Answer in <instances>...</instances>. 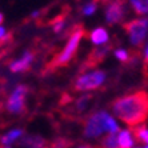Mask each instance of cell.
<instances>
[{
    "mask_svg": "<svg viewBox=\"0 0 148 148\" xmlns=\"http://www.w3.org/2000/svg\"><path fill=\"white\" fill-rule=\"evenodd\" d=\"M83 35H84V29H83L82 27H76L75 29L71 32L66 47L62 49V52H60V53L53 59V62H52L51 66L53 67V68L64 67L72 60V58L75 56L76 51L79 48V44H80V40H82Z\"/></svg>",
    "mask_w": 148,
    "mask_h": 148,
    "instance_id": "3",
    "label": "cell"
},
{
    "mask_svg": "<svg viewBox=\"0 0 148 148\" xmlns=\"http://www.w3.org/2000/svg\"><path fill=\"white\" fill-rule=\"evenodd\" d=\"M145 63L148 64V45H147V49H145Z\"/></svg>",
    "mask_w": 148,
    "mask_h": 148,
    "instance_id": "22",
    "label": "cell"
},
{
    "mask_svg": "<svg viewBox=\"0 0 148 148\" xmlns=\"http://www.w3.org/2000/svg\"><path fill=\"white\" fill-rule=\"evenodd\" d=\"M112 111L124 124L132 128L140 127L148 119V92L136 91L117 97L112 103Z\"/></svg>",
    "mask_w": 148,
    "mask_h": 148,
    "instance_id": "1",
    "label": "cell"
},
{
    "mask_svg": "<svg viewBox=\"0 0 148 148\" xmlns=\"http://www.w3.org/2000/svg\"><path fill=\"white\" fill-rule=\"evenodd\" d=\"M125 16V7L121 0H112L106 7V19L108 24H117Z\"/></svg>",
    "mask_w": 148,
    "mask_h": 148,
    "instance_id": "7",
    "label": "cell"
},
{
    "mask_svg": "<svg viewBox=\"0 0 148 148\" xmlns=\"http://www.w3.org/2000/svg\"><path fill=\"white\" fill-rule=\"evenodd\" d=\"M108 51H110V47H107V45L99 47V48H96L95 51H92V53L88 56V59H87L86 63H84V67H86V68H91V67L99 64L100 62H103V59L106 58Z\"/></svg>",
    "mask_w": 148,
    "mask_h": 148,
    "instance_id": "8",
    "label": "cell"
},
{
    "mask_svg": "<svg viewBox=\"0 0 148 148\" xmlns=\"http://www.w3.org/2000/svg\"><path fill=\"white\" fill-rule=\"evenodd\" d=\"M32 62H34V55L31 52H25L24 56L20 59L15 60L12 64H11V71L12 72H23V71H27L29 67H31Z\"/></svg>",
    "mask_w": 148,
    "mask_h": 148,
    "instance_id": "9",
    "label": "cell"
},
{
    "mask_svg": "<svg viewBox=\"0 0 148 148\" xmlns=\"http://www.w3.org/2000/svg\"><path fill=\"white\" fill-rule=\"evenodd\" d=\"M119 131V125L115 121L112 116L106 112V111H97L92 116L88 117L84 128V136L86 138H97L104 132H117Z\"/></svg>",
    "mask_w": 148,
    "mask_h": 148,
    "instance_id": "2",
    "label": "cell"
},
{
    "mask_svg": "<svg viewBox=\"0 0 148 148\" xmlns=\"http://www.w3.org/2000/svg\"><path fill=\"white\" fill-rule=\"evenodd\" d=\"M104 80H106V73L103 71H93L90 73L80 75L73 83V88H75V91H79V92L92 91L101 87Z\"/></svg>",
    "mask_w": 148,
    "mask_h": 148,
    "instance_id": "4",
    "label": "cell"
},
{
    "mask_svg": "<svg viewBox=\"0 0 148 148\" xmlns=\"http://www.w3.org/2000/svg\"><path fill=\"white\" fill-rule=\"evenodd\" d=\"M117 141H119V148H132L134 147V136L131 131H120L117 134Z\"/></svg>",
    "mask_w": 148,
    "mask_h": 148,
    "instance_id": "12",
    "label": "cell"
},
{
    "mask_svg": "<svg viewBox=\"0 0 148 148\" xmlns=\"http://www.w3.org/2000/svg\"><path fill=\"white\" fill-rule=\"evenodd\" d=\"M115 56L119 60H121V62H127L128 59H130V55H128V52L125 49H116L115 51Z\"/></svg>",
    "mask_w": 148,
    "mask_h": 148,
    "instance_id": "18",
    "label": "cell"
},
{
    "mask_svg": "<svg viewBox=\"0 0 148 148\" xmlns=\"http://www.w3.org/2000/svg\"><path fill=\"white\" fill-rule=\"evenodd\" d=\"M134 45H140L148 34V19H134L123 25Z\"/></svg>",
    "mask_w": 148,
    "mask_h": 148,
    "instance_id": "5",
    "label": "cell"
},
{
    "mask_svg": "<svg viewBox=\"0 0 148 148\" xmlns=\"http://www.w3.org/2000/svg\"><path fill=\"white\" fill-rule=\"evenodd\" d=\"M28 88L25 86H19L11 93L10 99L7 101V110L11 114L19 115L25 108V97H27Z\"/></svg>",
    "mask_w": 148,
    "mask_h": 148,
    "instance_id": "6",
    "label": "cell"
},
{
    "mask_svg": "<svg viewBox=\"0 0 148 148\" xmlns=\"http://www.w3.org/2000/svg\"><path fill=\"white\" fill-rule=\"evenodd\" d=\"M3 19H4V17H3V15L0 14V24H1V23H3Z\"/></svg>",
    "mask_w": 148,
    "mask_h": 148,
    "instance_id": "23",
    "label": "cell"
},
{
    "mask_svg": "<svg viewBox=\"0 0 148 148\" xmlns=\"http://www.w3.org/2000/svg\"><path fill=\"white\" fill-rule=\"evenodd\" d=\"M64 24H66V20L63 19V17H60V19H58V20L53 21V31L55 32H60L64 28Z\"/></svg>",
    "mask_w": 148,
    "mask_h": 148,
    "instance_id": "19",
    "label": "cell"
},
{
    "mask_svg": "<svg viewBox=\"0 0 148 148\" xmlns=\"http://www.w3.org/2000/svg\"><path fill=\"white\" fill-rule=\"evenodd\" d=\"M108 32L106 28L103 27H99V28H95L92 32H91V41L93 44L96 45H103L106 44L108 41Z\"/></svg>",
    "mask_w": 148,
    "mask_h": 148,
    "instance_id": "10",
    "label": "cell"
},
{
    "mask_svg": "<svg viewBox=\"0 0 148 148\" xmlns=\"http://www.w3.org/2000/svg\"><path fill=\"white\" fill-rule=\"evenodd\" d=\"M101 147L103 148H117L119 147V141H117V132H111L108 134L101 141Z\"/></svg>",
    "mask_w": 148,
    "mask_h": 148,
    "instance_id": "15",
    "label": "cell"
},
{
    "mask_svg": "<svg viewBox=\"0 0 148 148\" xmlns=\"http://www.w3.org/2000/svg\"><path fill=\"white\" fill-rule=\"evenodd\" d=\"M135 136L139 139V140L144 141L145 144L148 145V130L144 127H136L135 128Z\"/></svg>",
    "mask_w": 148,
    "mask_h": 148,
    "instance_id": "16",
    "label": "cell"
},
{
    "mask_svg": "<svg viewBox=\"0 0 148 148\" xmlns=\"http://www.w3.org/2000/svg\"><path fill=\"white\" fill-rule=\"evenodd\" d=\"M77 148H95V147L91 145V144H82V145H79Z\"/></svg>",
    "mask_w": 148,
    "mask_h": 148,
    "instance_id": "21",
    "label": "cell"
},
{
    "mask_svg": "<svg viewBox=\"0 0 148 148\" xmlns=\"http://www.w3.org/2000/svg\"><path fill=\"white\" fill-rule=\"evenodd\" d=\"M5 34H7V32H5V28L0 25V40L5 38Z\"/></svg>",
    "mask_w": 148,
    "mask_h": 148,
    "instance_id": "20",
    "label": "cell"
},
{
    "mask_svg": "<svg viewBox=\"0 0 148 148\" xmlns=\"http://www.w3.org/2000/svg\"><path fill=\"white\" fill-rule=\"evenodd\" d=\"M23 134H24V132L21 131V130H12V131H10L8 134H5L3 138H1V143H3V145H10L11 143H14L15 140L20 139L21 136H23Z\"/></svg>",
    "mask_w": 148,
    "mask_h": 148,
    "instance_id": "14",
    "label": "cell"
},
{
    "mask_svg": "<svg viewBox=\"0 0 148 148\" xmlns=\"http://www.w3.org/2000/svg\"><path fill=\"white\" fill-rule=\"evenodd\" d=\"M97 10V4L96 1H91V3H87L84 7H83V15H86V16H91L96 12Z\"/></svg>",
    "mask_w": 148,
    "mask_h": 148,
    "instance_id": "17",
    "label": "cell"
},
{
    "mask_svg": "<svg viewBox=\"0 0 148 148\" xmlns=\"http://www.w3.org/2000/svg\"><path fill=\"white\" fill-rule=\"evenodd\" d=\"M24 148H45V140L40 136H27L21 140Z\"/></svg>",
    "mask_w": 148,
    "mask_h": 148,
    "instance_id": "11",
    "label": "cell"
},
{
    "mask_svg": "<svg viewBox=\"0 0 148 148\" xmlns=\"http://www.w3.org/2000/svg\"><path fill=\"white\" fill-rule=\"evenodd\" d=\"M130 5L135 14L145 15L148 14V0H130Z\"/></svg>",
    "mask_w": 148,
    "mask_h": 148,
    "instance_id": "13",
    "label": "cell"
}]
</instances>
